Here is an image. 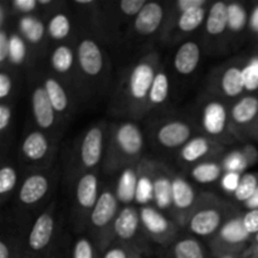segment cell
I'll use <instances>...</instances> for the list:
<instances>
[{
  "label": "cell",
  "mask_w": 258,
  "mask_h": 258,
  "mask_svg": "<svg viewBox=\"0 0 258 258\" xmlns=\"http://www.w3.org/2000/svg\"><path fill=\"white\" fill-rule=\"evenodd\" d=\"M160 64L159 52L151 50L128 67L116 92L115 105L120 115L133 121L148 115L149 92Z\"/></svg>",
  "instance_id": "cell-1"
},
{
  "label": "cell",
  "mask_w": 258,
  "mask_h": 258,
  "mask_svg": "<svg viewBox=\"0 0 258 258\" xmlns=\"http://www.w3.org/2000/svg\"><path fill=\"white\" fill-rule=\"evenodd\" d=\"M57 164L44 169L32 170L25 175L15 197V224L22 231V227L29 229L30 217L37 218L50 204V197L57 185Z\"/></svg>",
  "instance_id": "cell-2"
},
{
  "label": "cell",
  "mask_w": 258,
  "mask_h": 258,
  "mask_svg": "<svg viewBox=\"0 0 258 258\" xmlns=\"http://www.w3.org/2000/svg\"><path fill=\"white\" fill-rule=\"evenodd\" d=\"M144 149V133L133 120L108 126L102 170L107 174H115L136 165L140 163Z\"/></svg>",
  "instance_id": "cell-3"
},
{
  "label": "cell",
  "mask_w": 258,
  "mask_h": 258,
  "mask_svg": "<svg viewBox=\"0 0 258 258\" xmlns=\"http://www.w3.org/2000/svg\"><path fill=\"white\" fill-rule=\"evenodd\" d=\"M63 237L62 214L58 211L57 201L53 199L28 229L22 258H45Z\"/></svg>",
  "instance_id": "cell-4"
},
{
  "label": "cell",
  "mask_w": 258,
  "mask_h": 258,
  "mask_svg": "<svg viewBox=\"0 0 258 258\" xmlns=\"http://www.w3.org/2000/svg\"><path fill=\"white\" fill-rule=\"evenodd\" d=\"M239 213L237 207L212 193H201L184 228L186 233L197 238L211 239L224 223L234 214Z\"/></svg>",
  "instance_id": "cell-5"
},
{
  "label": "cell",
  "mask_w": 258,
  "mask_h": 258,
  "mask_svg": "<svg viewBox=\"0 0 258 258\" xmlns=\"http://www.w3.org/2000/svg\"><path fill=\"white\" fill-rule=\"evenodd\" d=\"M76 58L85 95L101 92L110 77V64L105 49L91 35H83L76 43Z\"/></svg>",
  "instance_id": "cell-6"
},
{
  "label": "cell",
  "mask_w": 258,
  "mask_h": 258,
  "mask_svg": "<svg viewBox=\"0 0 258 258\" xmlns=\"http://www.w3.org/2000/svg\"><path fill=\"white\" fill-rule=\"evenodd\" d=\"M107 122H97L90 126L73 149V158L68 163V179L71 184L82 174L88 171L98 170V166L102 165L105 156L106 138H107Z\"/></svg>",
  "instance_id": "cell-7"
},
{
  "label": "cell",
  "mask_w": 258,
  "mask_h": 258,
  "mask_svg": "<svg viewBox=\"0 0 258 258\" xmlns=\"http://www.w3.org/2000/svg\"><path fill=\"white\" fill-rule=\"evenodd\" d=\"M120 202L116 196L115 185H107L101 190L100 198L91 212L87 222L86 234L92 239L100 253L115 242L113 224L120 212Z\"/></svg>",
  "instance_id": "cell-8"
},
{
  "label": "cell",
  "mask_w": 258,
  "mask_h": 258,
  "mask_svg": "<svg viewBox=\"0 0 258 258\" xmlns=\"http://www.w3.org/2000/svg\"><path fill=\"white\" fill-rule=\"evenodd\" d=\"M229 105L231 103L214 95H208L199 102L198 122L202 135L223 145L236 143L229 125Z\"/></svg>",
  "instance_id": "cell-9"
},
{
  "label": "cell",
  "mask_w": 258,
  "mask_h": 258,
  "mask_svg": "<svg viewBox=\"0 0 258 258\" xmlns=\"http://www.w3.org/2000/svg\"><path fill=\"white\" fill-rule=\"evenodd\" d=\"M73 228L83 234L87 228L91 212L95 208L101 194L100 173L98 170L82 174L73 183Z\"/></svg>",
  "instance_id": "cell-10"
},
{
  "label": "cell",
  "mask_w": 258,
  "mask_h": 258,
  "mask_svg": "<svg viewBox=\"0 0 258 258\" xmlns=\"http://www.w3.org/2000/svg\"><path fill=\"white\" fill-rule=\"evenodd\" d=\"M253 237L246 231L242 221V213L234 214L222 226L216 236L208 241V248L212 256L239 254L251 246Z\"/></svg>",
  "instance_id": "cell-11"
},
{
  "label": "cell",
  "mask_w": 258,
  "mask_h": 258,
  "mask_svg": "<svg viewBox=\"0 0 258 258\" xmlns=\"http://www.w3.org/2000/svg\"><path fill=\"white\" fill-rule=\"evenodd\" d=\"M50 72L68 88L73 97L86 96L82 80L80 77L76 58V47L68 43H59L52 49L49 55Z\"/></svg>",
  "instance_id": "cell-12"
},
{
  "label": "cell",
  "mask_w": 258,
  "mask_h": 258,
  "mask_svg": "<svg viewBox=\"0 0 258 258\" xmlns=\"http://www.w3.org/2000/svg\"><path fill=\"white\" fill-rule=\"evenodd\" d=\"M113 238L120 243L139 249L144 254L151 253L150 241L144 233L138 207L125 206L120 209L113 224Z\"/></svg>",
  "instance_id": "cell-13"
},
{
  "label": "cell",
  "mask_w": 258,
  "mask_h": 258,
  "mask_svg": "<svg viewBox=\"0 0 258 258\" xmlns=\"http://www.w3.org/2000/svg\"><path fill=\"white\" fill-rule=\"evenodd\" d=\"M244 63L246 60H233L216 68L209 80V92L227 102H234L247 95L243 78Z\"/></svg>",
  "instance_id": "cell-14"
},
{
  "label": "cell",
  "mask_w": 258,
  "mask_h": 258,
  "mask_svg": "<svg viewBox=\"0 0 258 258\" xmlns=\"http://www.w3.org/2000/svg\"><path fill=\"white\" fill-rule=\"evenodd\" d=\"M139 212L144 233L150 243L153 242L158 246L168 248L180 234L179 224L153 204L139 207Z\"/></svg>",
  "instance_id": "cell-15"
},
{
  "label": "cell",
  "mask_w": 258,
  "mask_h": 258,
  "mask_svg": "<svg viewBox=\"0 0 258 258\" xmlns=\"http://www.w3.org/2000/svg\"><path fill=\"white\" fill-rule=\"evenodd\" d=\"M19 155L23 163L30 166V171L44 169L53 165L55 145L47 133L35 127L27 131L23 138Z\"/></svg>",
  "instance_id": "cell-16"
},
{
  "label": "cell",
  "mask_w": 258,
  "mask_h": 258,
  "mask_svg": "<svg viewBox=\"0 0 258 258\" xmlns=\"http://www.w3.org/2000/svg\"><path fill=\"white\" fill-rule=\"evenodd\" d=\"M196 135V126L181 117L165 118L156 123L153 131L156 145L168 151H179Z\"/></svg>",
  "instance_id": "cell-17"
},
{
  "label": "cell",
  "mask_w": 258,
  "mask_h": 258,
  "mask_svg": "<svg viewBox=\"0 0 258 258\" xmlns=\"http://www.w3.org/2000/svg\"><path fill=\"white\" fill-rule=\"evenodd\" d=\"M258 118V96H242L229 105V125L237 141L248 140V134Z\"/></svg>",
  "instance_id": "cell-18"
},
{
  "label": "cell",
  "mask_w": 258,
  "mask_h": 258,
  "mask_svg": "<svg viewBox=\"0 0 258 258\" xmlns=\"http://www.w3.org/2000/svg\"><path fill=\"white\" fill-rule=\"evenodd\" d=\"M223 155V144L206 135H196L178 151V163L190 169L204 161L218 160Z\"/></svg>",
  "instance_id": "cell-19"
},
{
  "label": "cell",
  "mask_w": 258,
  "mask_h": 258,
  "mask_svg": "<svg viewBox=\"0 0 258 258\" xmlns=\"http://www.w3.org/2000/svg\"><path fill=\"white\" fill-rule=\"evenodd\" d=\"M201 193H197L193 184L183 175L174 174L173 176V209L170 218L179 224L185 227L186 221L191 211L196 207Z\"/></svg>",
  "instance_id": "cell-20"
},
{
  "label": "cell",
  "mask_w": 258,
  "mask_h": 258,
  "mask_svg": "<svg viewBox=\"0 0 258 258\" xmlns=\"http://www.w3.org/2000/svg\"><path fill=\"white\" fill-rule=\"evenodd\" d=\"M173 176L168 166L154 160L153 206L169 217L173 209Z\"/></svg>",
  "instance_id": "cell-21"
},
{
  "label": "cell",
  "mask_w": 258,
  "mask_h": 258,
  "mask_svg": "<svg viewBox=\"0 0 258 258\" xmlns=\"http://www.w3.org/2000/svg\"><path fill=\"white\" fill-rule=\"evenodd\" d=\"M30 107H32L33 121L37 128L47 134L54 130L59 120L42 82L37 83L33 87L30 95Z\"/></svg>",
  "instance_id": "cell-22"
},
{
  "label": "cell",
  "mask_w": 258,
  "mask_h": 258,
  "mask_svg": "<svg viewBox=\"0 0 258 258\" xmlns=\"http://www.w3.org/2000/svg\"><path fill=\"white\" fill-rule=\"evenodd\" d=\"M165 20V4L148 2L141 12L133 19V32L138 37L149 38L161 33Z\"/></svg>",
  "instance_id": "cell-23"
},
{
  "label": "cell",
  "mask_w": 258,
  "mask_h": 258,
  "mask_svg": "<svg viewBox=\"0 0 258 258\" xmlns=\"http://www.w3.org/2000/svg\"><path fill=\"white\" fill-rule=\"evenodd\" d=\"M204 32L207 42L216 47L228 38V3H211L204 23Z\"/></svg>",
  "instance_id": "cell-24"
},
{
  "label": "cell",
  "mask_w": 258,
  "mask_h": 258,
  "mask_svg": "<svg viewBox=\"0 0 258 258\" xmlns=\"http://www.w3.org/2000/svg\"><path fill=\"white\" fill-rule=\"evenodd\" d=\"M42 83L44 86L45 91H47V95L49 97L50 102H52V106L54 108L55 113H57L59 122L62 120L71 117L73 110H75L76 101L72 93L68 91V88L57 77H54L52 73L44 76Z\"/></svg>",
  "instance_id": "cell-25"
},
{
  "label": "cell",
  "mask_w": 258,
  "mask_h": 258,
  "mask_svg": "<svg viewBox=\"0 0 258 258\" xmlns=\"http://www.w3.org/2000/svg\"><path fill=\"white\" fill-rule=\"evenodd\" d=\"M164 258H213V256L199 238L191 234H179L178 238L165 248Z\"/></svg>",
  "instance_id": "cell-26"
},
{
  "label": "cell",
  "mask_w": 258,
  "mask_h": 258,
  "mask_svg": "<svg viewBox=\"0 0 258 258\" xmlns=\"http://www.w3.org/2000/svg\"><path fill=\"white\" fill-rule=\"evenodd\" d=\"M202 58V45L194 39L181 43L174 55V68L176 73L184 77L193 75L198 68Z\"/></svg>",
  "instance_id": "cell-27"
},
{
  "label": "cell",
  "mask_w": 258,
  "mask_h": 258,
  "mask_svg": "<svg viewBox=\"0 0 258 258\" xmlns=\"http://www.w3.org/2000/svg\"><path fill=\"white\" fill-rule=\"evenodd\" d=\"M258 161V150L252 144H246L239 149H233L221 158L224 171L244 174Z\"/></svg>",
  "instance_id": "cell-28"
},
{
  "label": "cell",
  "mask_w": 258,
  "mask_h": 258,
  "mask_svg": "<svg viewBox=\"0 0 258 258\" xmlns=\"http://www.w3.org/2000/svg\"><path fill=\"white\" fill-rule=\"evenodd\" d=\"M153 169L154 160L141 159L138 164V189L135 203L140 207L153 204Z\"/></svg>",
  "instance_id": "cell-29"
},
{
  "label": "cell",
  "mask_w": 258,
  "mask_h": 258,
  "mask_svg": "<svg viewBox=\"0 0 258 258\" xmlns=\"http://www.w3.org/2000/svg\"><path fill=\"white\" fill-rule=\"evenodd\" d=\"M18 33L24 38L28 45L37 48L44 42L47 37L45 23L37 15H23L18 22Z\"/></svg>",
  "instance_id": "cell-30"
},
{
  "label": "cell",
  "mask_w": 258,
  "mask_h": 258,
  "mask_svg": "<svg viewBox=\"0 0 258 258\" xmlns=\"http://www.w3.org/2000/svg\"><path fill=\"white\" fill-rule=\"evenodd\" d=\"M209 5H207V7L194 8V9H189L186 12H184L178 18V20H176L170 39L173 40L174 37L180 38L184 37V35H188L190 33L196 32L198 28H201L206 23Z\"/></svg>",
  "instance_id": "cell-31"
},
{
  "label": "cell",
  "mask_w": 258,
  "mask_h": 258,
  "mask_svg": "<svg viewBox=\"0 0 258 258\" xmlns=\"http://www.w3.org/2000/svg\"><path fill=\"white\" fill-rule=\"evenodd\" d=\"M136 189H138V164L123 169L115 185L116 196L122 207L133 206L135 203Z\"/></svg>",
  "instance_id": "cell-32"
},
{
  "label": "cell",
  "mask_w": 258,
  "mask_h": 258,
  "mask_svg": "<svg viewBox=\"0 0 258 258\" xmlns=\"http://www.w3.org/2000/svg\"><path fill=\"white\" fill-rule=\"evenodd\" d=\"M45 28H47L48 39L57 42L58 44L66 43V40L72 34V18L67 12L57 10L48 17V20L45 22Z\"/></svg>",
  "instance_id": "cell-33"
},
{
  "label": "cell",
  "mask_w": 258,
  "mask_h": 258,
  "mask_svg": "<svg viewBox=\"0 0 258 258\" xmlns=\"http://www.w3.org/2000/svg\"><path fill=\"white\" fill-rule=\"evenodd\" d=\"M169 95H170V78L165 68L160 64L154 78L150 92H149L146 112L149 113L155 108L161 107L168 101Z\"/></svg>",
  "instance_id": "cell-34"
},
{
  "label": "cell",
  "mask_w": 258,
  "mask_h": 258,
  "mask_svg": "<svg viewBox=\"0 0 258 258\" xmlns=\"http://www.w3.org/2000/svg\"><path fill=\"white\" fill-rule=\"evenodd\" d=\"M224 174L221 159L218 160H209L204 163L197 164L189 169V175L194 181L199 184H213L221 180Z\"/></svg>",
  "instance_id": "cell-35"
},
{
  "label": "cell",
  "mask_w": 258,
  "mask_h": 258,
  "mask_svg": "<svg viewBox=\"0 0 258 258\" xmlns=\"http://www.w3.org/2000/svg\"><path fill=\"white\" fill-rule=\"evenodd\" d=\"M249 14L242 3H228V38L239 37L248 29Z\"/></svg>",
  "instance_id": "cell-36"
},
{
  "label": "cell",
  "mask_w": 258,
  "mask_h": 258,
  "mask_svg": "<svg viewBox=\"0 0 258 258\" xmlns=\"http://www.w3.org/2000/svg\"><path fill=\"white\" fill-rule=\"evenodd\" d=\"M24 237L18 227L12 231L3 229L0 238V258H22Z\"/></svg>",
  "instance_id": "cell-37"
},
{
  "label": "cell",
  "mask_w": 258,
  "mask_h": 258,
  "mask_svg": "<svg viewBox=\"0 0 258 258\" xmlns=\"http://www.w3.org/2000/svg\"><path fill=\"white\" fill-rule=\"evenodd\" d=\"M18 184V171L9 161H4L0 168V201L4 206L14 193Z\"/></svg>",
  "instance_id": "cell-38"
},
{
  "label": "cell",
  "mask_w": 258,
  "mask_h": 258,
  "mask_svg": "<svg viewBox=\"0 0 258 258\" xmlns=\"http://www.w3.org/2000/svg\"><path fill=\"white\" fill-rule=\"evenodd\" d=\"M70 258H101L100 251L87 234H81L70 248Z\"/></svg>",
  "instance_id": "cell-39"
},
{
  "label": "cell",
  "mask_w": 258,
  "mask_h": 258,
  "mask_svg": "<svg viewBox=\"0 0 258 258\" xmlns=\"http://www.w3.org/2000/svg\"><path fill=\"white\" fill-rule=\"evenodd\" d=\"M258 188V173H244L242 175L241 183L238 189L233 194V198L238 203L244 204L254 194Z\"/></svg>",
  "instance_id": "cell-40"
},
{
  "label": "cell",
  "mask_w": 258,
  "mask_h": 258,
  "mask_svg": "<svg viewBox=\"0 0 258 258\" xmlns=\"http://www.w3.org/2000/svg\"><path fill=\"white\" fill-rule=\"evenodd\" d=\"M28 57V44L19 33H10V66H20Z\"/></svg>",
  "instance_id": "cell-41"
},
{
  "label": "cell",
  "mask_w": 258,
  "mask_h": 258,
  "mask_svg": "<svg viewBox=\"0 0 258 258\" xmlns=\"http://www.w3.org/2000/svg\"><path fill=\"white\" fill-rule=\"evenodd\" d=\"M12 68H2L0 72V101L2 102H12L13 93H14L15 77L12 72Z\"/></svg>",
  "instance_id": "cell-42"
},
{
  "label": "cell",
  "mask_w": 258,
  "mask_h": 258,
  "mask_svg": "<svg viewBox=\"0 0 258 258\" xmlns=\"http://www.w3.org/2000/svg\"><path fill=\"white\" fill-rule=\"evenodd\" d=\"M13 102H0V134H2L3 143H5V138L10 134V128L13 125Z\"/></svg>",
  "instance_id": "cell-43"
},
{
  "label": "cell",
  "mask_w": 258,
  "mask_h": 258,
  "mask_svg": "<svg viewBox=\"0 0 258 258\" xmlns=\"http://www.w3.org/2000/svg\"><path fill=\"white\" fill-rule=\"evenodd\" d=\"M146 0H121L117 3V10L122 17L135 18L146 4Z\"/></svg>",
  "instance_id": "cell-44"
},
{
  "label": "cell",
  "mask_w": 258,
  "mask_h": 258,
  "mask_svg": "<svg viewBox=\"0 0 258 258\" xmlns=\"http://www.w3.org/2000/svg\"><path fill=\"white\" fill-rule=\"evenodd\" d=\"M242 175H243V174L233 173V171H224L221 180H219V186H221V189L224 193L232 194V196H233V194L236 193L237 189H238Z\"/></svg>",
  "instance_id": "cell-45"
},
{
  "label": "cell",
  "mask_w": 258,
  "mask_h": 258,
  "mask_svg": "<svg viewBox=\"0 0 258 258\" xmlns=\"http://www.w3.org/2000/svg\"><path fill=\"white\" fill-rule=\"evenodd\" d=\"M10 12L15 14L23 15H33L39 9V3L38 0H13L9 4Z\"/></svg>",
  "instance_id": "cell-46"
},
{
  "label": "cell",
  "mask_w": 258,
  "mask_h": 258,
  "mask_svg": "<svg viewBox=\"0 0 258 258\" xmlns=\"http://www.w3.org/2000/svg\"><path fill=\"white\" fill-rule=\"evenodd\" d=\"M10 33L7 28L0 29V66L2 68L10 67Z\"/></svg>",
  "instance_id": "cell-47"
},
{
  "label": "cell",
  "mask_w": 258,
  "mask_h": 258,
  "mask_svg": "<svg viewBox=\"0 0 258 258\" xmlns=\"http://www.w3.org/2000/svg\"><path fill=\"white\" fill-rule=\"evenodd\" d=\"M131 248L133 247H128L126 244L115 241L105 249V252L101 254V258H127Z\"/></svg>",
  "instance_id": "cell-48"
},
{
  "label": "cell",
  "mask_w": 258,
  "mask_h": 258,
  "mask_svg": "<svg viewBox=\"0 0 258 258\" xmlns=\"http://www.w3.org/2000/svg\"><path fill=\"white\" fill-rule=\"evenodd\" d=\"M242 221L246 231L254 237L258 233V209H252L247 211L246 213L242 214Z\"/></svg>",
  "instance_id": "cell-49"
},
{
  "label": "cell",
  "mask_w": 258,
  "mask_h": 258,
  "mask_svg": "<svg viewBox=\"0 0 258 258\" xmlns=\"http://www.w3.org/2000/svg\"><path fill=\"white\" fill-rule=\"evenodd\" d=\"M68 252H67V244H66V237H63L59 241V243L52 249L49 254L45 258H67Z\"/></svg>",
  "instance_id": "cell-50"
},
{
  "label": "cell",
  "mask_w": 258,
  "mask_h": 258,
  "mask_svg": "<svg viewBox=\"0 0 258 258\" xmlns=\"http://www.w3.org/2000/svg\"><path fill=\"white\" fill-rule=\"evenodd\" d=\"M248 30L253 34L258 35V3H256L253 9L249 13V20H248Z\"/></svg>",
  "instance_id": "cell-51"
},
{
  "label": "cell",
  "mask_w": 258,
  "mask_h": 258,
  "mask_svg": "<svg viewBox=\"0 0 258 258\" xmlns=\"http://www.w3.org/2000/svg\"><path fill=\"white\" fill-rule=\"evenodd\" d=\"M243 207L247 209V211L258 209V188L256 189V191H254L253 196H252L251 198H249L248 201L243 204Z\"/></svg>",
  "instance_id": "cell-52"
},
{
  "label": "cell",
  "mask_w": 258,
  "mask_h": 258,
  "mask_svg": "<svg viewBox=\"0 0 258 258\" xmlns=\"http://www.w3.org/2000/svg\"><path fill=\"white\" fill-rule=\"evenodd\" d=\"M10 8L8 9L7 5H5V3H3L2 5H0V29H4L5 28V22H7V17L8 14H10Z\"/></svg>",
  "instance_id": "cell-53"
},
{
  "label": "cell",
  "mask_w": 258,
  "mask_h": 258,
  "mask_svg": "<svg viewBox=\"0 0 258 258\" xmlns=\"http://www.w3.org/2000/svg\"><path fill=\"white\" fill-rule=\"evenodd\" d=\"M242 258H258V246L256 244H251L246 251L242 253Z\"/></svg>",
  "instance_id": "cell-54"
},
{
  "label": "cell",
  "mask_w": 258,
  "mask_h": 258,
  "mask_svg": "<svg viewBox=\"0 0 258 258\" xmlns=\"http://www.w3.org/2000/svg\"><path fill=\"white\" fill-rule=\"evenodd\" d=\"M248 139H253V140L258 141V118L256 122H254V125L252 126L251 131H249Z\"/></svg>",
  "instance_id": "cell-55"
},
{
  "label": "cell",
  "mask_w": 258,
  "mask_h": 258,
  "mask_svg": "<svg viewBox=\"0 0 258 258\" xmlns=\"http://www.w3.org/2000/svg\"><path fill=\"white\" fill-rule=\"evenodd\" d=\"M127 258H144V253H143V252L139 251V249L131 248V251H130V253H128Z\"/></svg>",
  "instance_id": "cell-56"
},
{
  "label": "cell",
  "mask_w": 258,
  "mask_h": 258,
  "mask_svg": "<svg viewBox=\"0 0 258 258\" xmlns=\"http://www.w3.org/2000/svg\"><path fill=\"white\" fill-rule=\"evenodd\" d=\"M213 258H242L239 254H226V256H219V257H213Z\"/></svg>",
  "instance_id": "cell-57"
},
{
  "label": "cell",
  "mask_w": 258,
  "mask_h": 258,
  "mask_svg": "<svg viewBox=\"0 0 258 258\" xmlns=\"http://www.w3.org/2000/svg\"><path fill=\"white\" fill-rule=\"evenodd\" d=\"M251 244H256V246H258V233L253 237V238H252V243Z\"/></svg>",
  "instance_id": "cell-58"
}]
</instances>
